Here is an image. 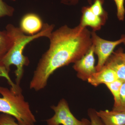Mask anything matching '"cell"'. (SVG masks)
<instances>
[{
    "mask_svg": "<svg viewBox=\"0 0 125 125\" xmlns=\"http://www.w3.org/2000/svg\"><path fill=\"white\" fill-rule=\"evenodd\" d=\"M48 38L49 49L39 60L30 83V89L36 92L45 88L56 70L76 62L93 45L91 33L80 25L73 28L64 25L52 32Z\"/></svg>",
    "mask_w": 125,
    "mask_h": 125,
    "instance_id": "obj_1",
    "label": "cell"
},
{
    "mask_svg": "<svg viewBox=\"0 0 125 125\" xmlns=\"http://www.w3.org/2000/svg\"><path fill=\"white\" fill-rule=\"evenodd\" d=\"M54 24H43L42 30L34 35H26L20 28L13 24L7 25L6 28L7 33L11 37L13 44L10 49L5 56L0 64L4 66L9 71L10 66L13 65L16 67L15 71L16 84L20 85L24 73V67L27 66L29 61L27 57L23 54L24 49L29 43L32 41L41 37L49 38L54 28Z\"/></svg>",
    "mask_w": 125,
    "mask_h": 125,
    "instance_id": "obj_2",
    "label": "cell"
},
{
    "mask_svg": "<svg viewBox=\"0 0 125 125\" xmlns=\"http://www.w3.org/2000/svg\"><path fill=\"white\" fill-rule=\"evenodd\" d=\"M0 112L11 115L21 125H33L36 122L29 104L25 100L20 86L9 89L0 87Z\"/></svg>",
    "mask_w": 125,
    "mask_h": 125,
    "instance_id": "obj_3",
    "label": "cell"
},
{
    "mask_svg": "<svg viewBox=\"0 0 125 125\" xmlns=\"http://www.w3.org/2000/svg\"><path fill=\"white\" fill-rule=\"evenodd\" d=\"M51 108L55 112L52 117L46 120L48 125H90V121L87 118L79 120L72 113L69 105L64 99H62L56 106Z\"/></svg>",
    "mask_w": 125,
    "mask_h": 125,
    "instance_id": "obj_4",
    "label": "cell"
},
{
    "mask_svg": "<svg viewBox=\"0 0 125 125\" xmlns=\"http://www.w3.org/2000/svg\"><path fill=\"white\" fill-rule=\"evenodd\" d=\"M91 38L94 53L98 58V62L96 66V71L98 72L104 66L116 47L124 42L125 36H122L120 39L116 41H110L101 38L93 31L91 33Z\"/></svg>",
    "mask_w": 125,
    "mask_h": 125,
    "instance_id": "obj_5",
    "label": "cell"
},
{
    "mask_svg": "<svg viewBox=\"0 0 125 125\" xmlns=\"http://www.w3.org/2000/svg\"><path fill=\"white\" fill-rule=\"evenodd\" d=\"M93 45L80 59L74 62L73 68L77 72L78 78L83 81H87L96 72Z\"/></svg>",
    "mask_w": 125,
    "mask_h": 125,
    "instance_id": "obj_6",
    "label": "cell"
},
{
    "mask_svg": "<svg viewBox=\"0 0 125 125\" xmlns=\"http://www.w3.org/2000/svg\"><path fill=\"white\" fill-rule=\"evenodd\" d=\"M43 25L42 20L38 15L28 13L21 19L20 28L25 34L34 35L42 30Z\"/></svg>",
    "mask_w": 125,
    "mask_h": 125,
    "instance_id": "obj_7",
    "label": "cell"
},
{
    "mask_svg": "<svg viewBox=\"0 0 125 125\" xmlns=\"http://www.w3.org/2000/svg\"><path fill=\"white\" fill-rule=\"evenodd\" d=\"M82 12V17L79 25L83 28L89 26L95 32L101 29L106 23L107 19L95 15L91 11L90 6L83 7Z\"/></svg>",
    "mask_w": 125,
    "mask_h": 125,
    "instance_id": "obj_8",
    "label": "cell"
},
{
    "mask_svg": "<svg viewBox=\"0 0 125 125\" xmlns=\"http://www.w3.org/2000/svg\"><path fill=\"white\" fill-rule=\"evenodd\" d=\"M118 79V77L115 72L106 65L99 71L96 72L87 81L89 83L95 87L102 84H106L112 83Z\"/></svg>",
    "mask_w": 125,
    "mask_h": 125,
    "instance_id": "obj_9",
    "label": "cell"
},
{
    "mask_svg": "<svg viewBox=\"0 0 125 125\" xmlns=\"http://www.w3.org/2000/svg\"><path fill=\"white\" fill-rule=\"evenodd\" d=\"M96 112L104 125H125V112L106 110Z\"/></svg>",
    "mask_w": 125,
    "mask_h": 125,
    "instance_id": "obj_10",
    "label": "cell"
},
{
    "mask_svg": "<svg viewBox=\"0 0 125 125\" xmlns=\"http://www.w3.org/2000/svg\"><path fill=\"white\" fill-rule=\"evenodd\" d=\"M105 65L115 72L118 79L123 82L125 81V61L117 55L115 52H113Z\"/></svg>",
    "mask_w": 125,
    "mask_h": 125,
    "instance_id": "obj_11",
    "label": "cell"
},
{
    "mask_svg": "<svg viewBox=\"0 0 125 125\" xmlns=\"http://www.w3.org/2000/svg\"><path fill=\"white\" fill-rule=\"evenodd\" d=\"M12 44V39L6 30L0 31V62L10 49Z\"/></svg>",
    "mask_w": 125,
    "mask_h": 125,
    "instance_id": "obj_12",
    "label": "cell"
},
{
    "mask_svg": "<svg viewBox=\"0 0 125 125\" xmlns=\"http://www.w3.org/2000/svg\"><path fill=\"white\" fill-rule=\"evenodd\" d=\"M123 82L118 79L112 83L105 84L114 97V104L113 109L116 108L119 105L121 89Z\"/></svg>",
    "mask_w": 125,
    "mask_h": 125,
    "instance_id": "obj_13",
    "label": "cell"
},
{
    "mask_svg": "<svg viewBox=\"0 0 125 125\" xmlns=\"http://www.w3.org/2000/svg\"><path fill=\"white\" fill-rule=\"evenodd\" d=\"M103 0H94L93 4L90 6L91 11L95 15L107 19V13L103 7Z\"/></svg>",
    "mask_w": 125,
    "mask_h": 125,
    "instance_id": "obj_14",
    "label": "cell"
},
{
    "mask_svg": "<svg viewBox=\"0 0 125 125\" xmlns=\"http://www.w3.org/2000/svg\"><path fill=\"white\" fill-rule=\"evenodd\" d=\"M14 11L13 7L7 4L3 0H0V18L6 16H12Z\"/></svg>",
    "mask_w": 125,
    "mask_h": 125,
    "instance_id": "obj_15",
    "label": "cell"
},
{
    "mask_svg": "<svg viewBox=\"0 0 125 125\" xmlns=\"http://www.w3.org/2000/svg\"><path fill=\"white\" fill-rule=\"evenodd\" d=\"M15 120V118L11 115L5 113L0 114V125H21L16 123Z\"/></svg>",
    "mask_w": 125,
    "mask_h": 125,
    "instance_id": "obj_16",
    "label": "cell"
},
{
    "mask_svg": "<svg viewBox=\"0 0 125 125\" xmlns=\"http://www.w3.org/2000/svg\"><path fill=\"white\" fill-rule=\"evenodd\" d=\"M113 110L125 112V81L123 82L121 88L119 105L116 108L113 109Z\"/></svg>",
    "mask_w": 125,
    "mask_h": 125,
    "instance_id": "obj_17",
    "label": "cell"
},
{
    "mask_svg": "<svg viewBox=\"0 0 125 125\" xmlns=\"http://www.w3.org/2000/svg\"><path fill=\"white\" fill-rule=\"evenodd\" d=\"M116 6L117 18L119 20H124L125 10L124 7L125 0H114Z\"/></svg>",
    "mask_w": 125,
    "mask_h": 125,
    "instance_id": "obj_18",
    "label": "cell"
},
{
    "mask_svg": "<svg viewBox=\"0 0 125 125\" xmlns=\"http://www.w3.org/2000/svg\"><path fill=\"white\" fill-rule=\"evenodd\" d=\"M10 71L6 69V67L0 64V76L4 77L6 79L9 84L11 86V88L13 89H15L19 85L13 83L9 76Z\"/></svg>",
    "mask_w": 125,
    "mask_h": 125,
    "instance_id": "obj_19",
    "label": "cell"
},
{
    "mask_svg": "<svg viewBox=\"0 0 125 125\" xmlns=\"http://www.w3.org/2000/svg\"><path fill=\"white\" fill-rule=\"evenodd\" d=\"M96 111L93 109H89L88 115L90 119V125H104L101 119L97 115Z\"/></svg>",
    "mask_w": 125,
    "mask_h": 125,
    "instance_id": "obj_20",
    "label": "cell"
},
{
    "mask_svg": "<svg viewBox=\"0 0 125 125\" xmlns=\"http://www.w3.org/2000/svg\"><path fill=\"white\" fill-rule=\"evenodd\" d=\"M79 0H62L61 2L62 4L67 5H75L78 3ZM90 4L92 3V0H88Z\"/></svg>",
    "mask_w": 125,
    "mask_h": 125,
    "instance_id": "obj_21",
    "label": "cell"
},
{
    "mask_svg": "<svg viewBox=\"0 0 125 125\" xmlns=\"http://www.w3.org/2000/svg\"><path fill=\"white\" fill-rule=\"evenodd\" d=\"M117 54L125 61V53L123 52L122 49H120L115 52Z\"/></svg>",
    "mask_w": 125,
    "mask_h": 125,
    "instance_id": "obj_22",
    "label": "cell"
},
{
    "mask_svg": "<svg viewBox=\"0 0 125 125\" xmlns=\"http://www.w3.org/2000/svg\"><path fill=\"white\" fill-rule=\"evenodd\" d=\"M123 43H124V44H125V41H124V42H123Z\"/></svg>",
    "mask_w": 125,
    "mask_h": 125,
    "instance_id": "obj_23",
    "label": "cell"
},
{
    "mask_svg": "<svg viewBox=\"0 0 125 125\" xmlns=\"http://www.w3.org/2000/svg\"><path fill=\"white\" fill-rule=\"evenodd\" d=\"M11 0L14 1H15L16 0Z\"/></svg>",
    "mask_w": 125,
    "mask_h": 125,
    "instance_id": "obj_24",
    "label": "cell"
}]
</instances>
